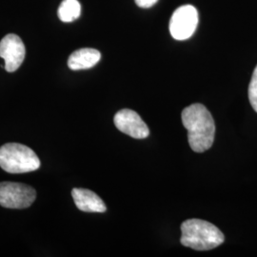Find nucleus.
<instances>
[{"label":"nucleus","instance_id":"obj_5","mask_svg":"<svg viewBox=\"0 0 257 257\" xmlns=\"http://www.w3.org/2000/svg\"><path fill=\"white\" fill-rule=\"evenodd\" d=\"M198 25V12L192 5L175 10L170 21V32L176 40H186L193 36Z\"/></svg>","mask_w":257,"mask_h":257},{"label":"nucleus","instance_id":"obj_8","mask_svg":"<svg viewBox=\"0 0 257 257\" xmlns=\"http://www.w3.org/2000/svg\"><path fill=\"white\" fill-rule=\"evenodd\" d=\"M74 204L85 212H105L107 207L101 198L90 190L75 188L72 191Z\"/></svg>","mask_w":257,"mask_h":257},{"label":"nucleus","instance_id":"obj_6","mask_svg":"<svg viewBox=\"0 0 257 257\" xmlns=\"http://www.w3.org/2000/svg\"><path fill=\"white\" fill-rule=\"evenodd\" d=\"M26 50L21 38L10 34L0 41V57L5 61L4 68L7 72H16L24 61Z\"/></svg>","mask_w":257,"mask_h":257},{"label":"nucleus","instance_id":"obj_10","mask_svg":"<svg viewBox=\"0 0 257 257\" xmlns=\"http://www.w3.org/2000/svg\"><path fill=\"white\" fill-rule=\"evenodd\" d=\"M81 14V5L78 0H63L60 4L57 16L62 22L69 23L78 19Z\"/></svg>","mask_w":257,"mask_h":257},{"label":"nucleus","instance_id":"obj_11","mask_svg":"<svg viewBox=\"0 0 257 257\" xmlns=\"http://www.w3.org/2000/svg\"><path fill=\"white\" fill-rule=\"evenodd\" d=\"M248 99L251 107L257 112V66L253 71L251 80L248 86Z\"/></svg>","mask_w":257,"mask_h":257},{"label":"nucleus","instance_id":"obj_2","mask_svg":"<svg viewBox=\"0 0 257 257\" xmlns=\"http://www.w3.org/2000/svg\"><path fill=\"white\" fill-rule=\"evenodd\" d=\"M181 232V244L196 250L212 249L220 246L225 240L224 234L216 226L201 219L184 221Z\"/></svg>","mask_w":257,"mask_h":257},{"label":"nucleus","instance_id":"obj_1","mask_svg":"<svg viewBox=\"0 0 257 257\" xmlns=\"http://www.w3.org/2000/svg\"><path fill=\"white\" fill-rule=\"evenodd\" d=\"M182 122L188 131V140L195 153H204L212 146L215 124L209 110L199 103L192 104L182 111Z\"/></svg>","mask_w":257,"mask_h":257},{"label":"nucleus","instance_id":"obj_3","mask_svg":"<svg viewBox=\"0 0 257 257\" xmlns=\"http://www.w3.org/2000/svg\"><path fill=\"white\" fill-rule=\"evenodd\" d=\"M0 167L10 174H24L39 169L40 160L31 148L7 143L0 147Z\"/></svg>","mask_w":257,"mask_h":257},{"label":"nucleus","instance_id":"obj_9","mask_svg":"<svg viewBox=\"0 0 257 257\" xmlns=\"http://www.w3.org/2000/svg\"><path fill=\"white\" fill-rule=\"evenodd\" d=\"M101 58L99 51L92 48H83L74 52L68 59V66L73 71L91 69Z\"/></svg>","mask_w":257,"mask_h":257},{"label":"nucleus","instance_id":"obj_7","mask_svg":"<svg viewBox=\"0 0 257 257\" xmlns=\"http://www.w3.org/2000/svg\"><path fill=\"white\" fill-rule=\"evenodd\" d=\"M114 125L121 133L126 134L131 138L143 139L149 137L150 131L146 123L140 117L137 111L123 109L115 113Z\"/></svg>","mask_w":257,"mask_h":257},{"label":"nucleus","instance_id":"obj_4","mask_svg":"<svg viewBox=\"0 0 257 257\" xmlns=\"http://www.w3.org/2000/svg\"><path fill=\"white\" fill-rule=\"evenodd\" d=\"M37 198L36 190L26 184L0 183V205L7 209H26Z\"/></svg>","mask_w":257,"mask_h":257},{"label":"nucleus","instance_id":"obj_12","mask_svg":"<svg viewBox=\"0 0 257 257\" xmlns=\"http://www.w3.org/2000/svg\"><path fill=\"white\" fill-rule=\"evenodd\" d=\"M137 5L141 8H150L154 6L158 0H135Z\"/></svg>","mask_w":257,"mask_h":257}]
</instances>
